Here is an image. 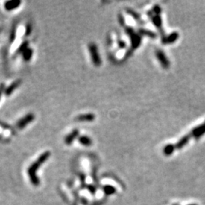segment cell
Here are the masks:
<instances>
[{
	"label": "cell",
	"instance_id": "obj_13",
	"mask_svg": "<svg viewBox=\"0 0 205 205\" xmlns=\"http://www.w3.org/2000/svg\"><path fill=\"white\" fill-rule=\"evenodd\" d=\"M22 4L21 1H8L5 3V8L7 11H12L18 8Z\"/></svg>",
	"mask_w": 205,
	"mask_h": 205
},
{
	"label": "cell",
	"instance_id": "obj_3",
	"mask_svg": "<svg viewBox=\"0 0 205 205\" xmlns=\"http://www.w3.org/2000/svg\"><path fill=\"white\" fill-rule=\"evenodd\" d=\"M89 51H90V56H91L92 62L96 66H99L101 64V59L98 53L97 46L94 43H90L89 44Z\"/></svg>",
	"mask_w": 205,
	"mask_h": 205
},
{
	"label": "cell",
	"instance_id": "obj_6",
	"mask_svg": "<svg viewBox=\"0 0 205 205\" xmlns=\"http://www.w3.org/2000/svg\"><path fill=\"white\" fill-rule=\"evenodd\" d=\"M190 134L195 139H198L201 137L203 136L204 135H205V122L202 123V124H201L200 125H198V126L193 128Z\"/></svg>",
	"mask_w": 205,
	"mask_h": 205
},
{
	"label": "cell",
	"instance_id": "obj_8",
	"mask_svg": "<svg viewBox=\"0 0 205 205\" xmlns=\"http://www.w3.org/2000/svg\"><path fill=\"white\" fill-rule=\"evenodd\" d=\"M179 37V34L178 32L175 31L171 33L168 36L163 37L162 39V42L163 44H171V43H175Z\"/></svg>",
	"mask_w": 205,
	"mask_h": 205
},
{
	"label": "cell",
	"instance_id": "obj_18",
	"mask_svg": "<svg viewBox=\"0 0 205 205\" xmlns=\"http://www.w3.org/2000/svg\"><path fill=\"white\" fill-rule=\"evenodd\" d=\"M104 192H105L106 195H113V194L115 193L116 190L115 187H113V186H105L104 187Z\"/></svg>",
	"mask_w": 205,
	"mask_h": 205
},
{
	"label": "cell",
	"instance_id": "obj_12",
	"mask_svg": "<svg viewBox=\"0 0 205 205\" xmlns=\"http://www.w3.org/2000/svg\"><path fill=\"white\" fill-rule=\"evenodd\" d=\"M78 134L79 131L77 129L73 130L70 134H69V135L66 137V138H65V142H66V145H71V144L75 141V139L76 138H78Z\"/></svg>",
	"mask_w": 205,
	"mask_h": 205
},
{
	"label": "cell",
	"instance_id": "obj_1",
	"mask_svg": "<svg viewBox=\"0 0 205 205\" xmlns=\"http://www.w3.org/2000/svg\"><path fill=\"white\" fill-rule=\"evenodd\" d=\"M49 157H50V153H49V151H46V152L43 153V154L37 158V160L34 163H33L29 166V168H28V176H29L30 180L31 182L32 185H34V186H39L40 180L37 178V169L40 167L41 165H42L43 163H45L48 159H49Z\"/></svg>",
	"mask_w": 205,
	"mask_h": 205
},
{
	"label": "cell",
	"instance_id": "obj_5",
	"mask_svg": "<svg viewBox=\"0 0 205 205\" xmlns=\"http://www.w3.org/2000/svg\"><path fill=\"white\" fill-rule=\"evenodd\" d=\"M156 56L157 59L159 60L160 63L162 65V66L164 69H168V68L169 67L170 63H169V59H168V58L166 56L165 53H164L162 50L157 49V50L156 51Z\"/></svg>",
	"mask_w": 205,
	"mask_h": 205
},
{
	"label": "cell",
	"instance_id": "obj_24",
	"mask_svg": "<svg viewBox=\"0 0 205 205\" xmlns=\"http://www.w3.org/2000/svg\"><path fill=\"white\" fill-rule=\"evenodd\" d=\"M118 44H119V47H121V48H124V47H125V46H126V44H125V42H124V41H123V40H119V41Z\"/></svg>",
	"mask_w": 205,
	"mask_h": 205
},
{
	"label": "cell",
	"instance_id": "obj_21",
	"mask_svg": "<svg viewBox=\"0 0 205 205\" xmlns=\"http://www.w3.org/2000/svg\"><path fill=\"white\" fill-rule=\"evenodd\" d=\"M161 11H162V9H161L159 5H156L154 6V8H153L152 13L154 14V15H160V14L161 13Z\"/></svg>",
	"mask_w": 205,
	"mask_h": 205
},
{
	"label": "cell",
	"instance_id": "obj_17",
	"mask_svg": "<svg viewBox=\"0 0 205 205\" xmlns=\"http://www.w3.org/2000/svg\"><path fill=\"white\" fill-rule=\"evenodd\" d=\"M32 55H33V49L31 48L28 47L23 53V59L26 62H28V61H29L30 59H31Z\"/></svg>",
	"mask_w": 205,
	"mask_h": 205
},
{
	"label": "cell",
	"instance_id": "obj_28",
	"mask_svg": "<svg viewBox=\"0 0 205 205\" xmlns=\"http://www.w3.org/2000/svg\"><path fill=\"white\" fill-rule=\"evenodd\" d=\"M89 190L90 191V192H92V193H94L95 192V191H96V189H95V188H94V187H92V186H89Z\"/></svg>",
	"mask_w": 205,
	"mask_h": 205
},
{
	"label": "cell",
	"instance_id": "obj_19",
	"mask_svg": "<svg viewBox=\"0 0 205 205\" xmlns=\"http://www.w3.org/2000/svg\"><path fill=\"white\" fill-rule=\"evenodd\" d=\"M28 45H29L28 41H25V42L22 43V45H21V46L18 47V49H17L16 54H19V53H23L24 52H25V51L28 48Z\"/></svg>",
	"mask_w": 205,
	"mask_h": 205
},
{
	"label": "cell",
	"instance_id": "obj_25",
	"mask_svg": "<svg viewBox=\"0 0 205 205\" xmlns=\"http://www.w3.org/2000/svg\"><path fill=\"white\" fill-rule=\"evenodd\" d=\"M0 142H2V143L8 142V138H3V137L0 135Z\"/></svg>",
	"mask_w": 205,
	"mask_h": 205
},
{
	"label": "cell",
	"instance_id": "obj_23",
	"mask_svg": "<svg viewBox=\"0 0 205 205\" xmlns=\"http://www.w3.org/2000/svg\"><path fill=\"white\" fill-rule=\"evenodd\" d=\"M31 32V26L30 25H28L26 27V31H25V34L29 35Z\"/></svg>",
	"mask_w": 205,
	"mask_h": 205
},
{
	"label": "cell",
	"instance_id": "obj_22",
	"mask_svg": "<svg viewBox=\"0 0 205 205\" xmlns=\"http://www.w3.org/2000/svg\"><path fill=\"white\" fill-rule=\"evenodd\" d=\"M15 36H16V29L14 28L12 30L11 34H10V40H11V42H13L14 40L15 39Z\"/></svg>",
	"mask_w": 205,
	"mask_h": 205
},
{
	"label": "cell",
	"instance_id": "obj_16",
	"mask_svg": "<svg viewBox=\"0 0 205 205\" xmlns=\"http://www.w3.org/2000/svg\"><path fill=\"white\" fill-rule=\"evenodd\" d=\"M175 148H176V146L173 145H167L165 146V148H163V154L166 156H170L171 154H172L175 151Z\"/></svg>",
	"mask_w": 205,
	"mask_h": 205
},
{
	"label": "cell",
	"instance_id": "obj_10",
	"mask_svg": "<svg viewBox=\"0 0 205 205\" xmlns=\"http://www.w3.org/2000/svg\"><path fill=\"white\" fill-rule=\"evenodd\" d=\"M22 84V80H17L16 81L13 82L8 88H6L5 90V94L6 96H9L12 94L14 92V90H16L20 85Z\"/></svg>",
	"mask_w": 205,
	"mask_h": 205
},
{
	"label": "cell",
	"instance_id": "obj_15",
	"mask_svg": "<svg viewBox=\"0 0 205 205\" xmlns=\"http://www.w3.org/2000/svg\"><path fill=\"white\" fill-rule=\"evenodd\" d=\"M139 34L142 36H147L149 37L152 38V39H155L157 38V34L154 32L151 31H148V30L145 29H140L139 30Z\"/></svg>",
	"mask_w": 205,
	"mask_h": 205
},
{
	"label": "cell",
	"instance_id": "obj_29",
	"mask_svg": "<svg viewBox=\"0 0 205 205\" xmlns=\"http://www.w3.org/2000/svg\"><path fill=\"white\" fill-rule=\"evenodd\" d=\"M1 30H2V29H1V28H0V33H1Z\"/></svg>",
	"mask_w": 205,
	"mask_h": 205
},
{
	"label": "cell",
	"instance_id": "obj_26",
	"mask_svg": "<svg viewBox=\"0 0 205 205\" xmlns=\"http://www.w3.org/2000/svg\"><path fill=\"white\" fill-rule=\"evenodd\" d=\"M4 88H5V85H4V84H1V85H0V98H1V96H2V94L4 90Z\"/></svg>",
	"mask_w": 205,
	"mask_h": 205
},
{
	"label": "cell",
	"instance_id": "obj_4",
	"mask_svg": "<svg viewBox=\"0 0 205 205\" xmlns=\"http://www.w3.org/2000/svg\"><path fill=\"white\" fill-rule=\"evenodd\" d=\"M34 119L35 116L34 114H28V115H26L25 117L21 119L17 122V128H19V129H23L25 126H27L28 124H30L33 120H34Z\"/></svg>",
	"mask_w": 205,
	"mask_h": 205
},
{
	"label": "cell",
	"instance_id": "obj_11",
	"mask_svg": "<svg viewBox=\"0 0 205 205\" xmlns=\"http://www.w3.org/2000/svg\"><path fill=\"white\" fill-rule=\"evenodd\" d=\"M191 137H192L191 134H189V135H185V136L182 137V138L176 143V145H175V146H176V148H177V149H182V148H184V147L186 146L188 143H189Z\"/></svg>",
	"mask_w": 205,
	"mask_h": 205
},
{
	"label": "cell",
	"instance_id": "obj_30",
	"mask_svg": "<svg viewBox=\"0 0 205 205\" xmlns=\"http://www.w3.org/2000/svg\"><path fill=\"white\" fill-rule=\"evenodd\" d=\"M192 205H195V204H192Z\"/></svg>",
	"mask_w": 205,
	"mask_h": 205
},
{
	"label": "cell",
	"instance_id": "obj_14",
	"mask_svg": "<svg viewBox=\"0 0 205 205\" xmlns=\"http://www.w3.org/2000/svg\"><path fill=\"white\" fill-rule=\"evenodd\" d=\"M78 141L80 144H81L82 145L86 147H89L92 145V140L90 137L86 136V135H82V136L78 137Z\"/></svg>",
	"mask_w": 205,
	"mask_h": 205
},
{
	"label": "cell",
	"instance_id": "obj_7",
	"mask_svg": "<svg viewBox=\"0 0 205 205\" xmlns=\"http://www.w3.org/2000/svg\"><path fill=\"white\" fill-rule=\"evenodd\" d=\"M148 15L151 17V21H152L153 24L154 25V26L159 30L161 32L162 34H163V27H162V18H160V15H152L153 13L152 12H148Z\"/></svg>",
	"mask_w": 205,
	"mask_h": 205
},
{
	"label": "cell",
	"instance_id": "obj_9",
	"mask_svg": "<svg viewBox=\"0 0 205 205\" xmlns=\"http://www.w3.org/2000/svg\"><path fill=\"white\" fill-rule=\"evenodd\" d=\"M95 119V115L92 113H86V114H81L76 117L75 120H77L79 122H92Z\"/></svg>",
	"mask_w": 205,
	"mask_h": 205
},
{
	"label": "cell",
	"instance_id": "obj_27",
	"mask_svg": "<svg viewBox=\"0 0 205 205\" xmlns=\"http://www.w3.org/2000/svg\"><path fill=\"white\" fill-rule=\"evenodd\" d=\"M119 22L122 24V25H125V22H124V19H123L122 16V15H119Z\"/></svg>",
	"mask_w": 205,
	"mask_h": 205
},
{
	"label": "cell",
	"instance_id": "obj_2",
	"mask_svg": "<svg viewBox=\"0 0 205 205\" xmlns=\"http://www.w3.org/2000/svg\"><path fill=\"white\" fill-rule=\"evenodd\" d=\"M125 31L128 34V36L130 37V39H131V47H132V49H137V48L141 45V35L135 33L134 29H133L132 28H130V27H125Z\"/></svg>",
	"mask_w": 205,
	"mask_h": 205
},
{
	"label": "cell",
	"instance_id": "obj_20",
	"mask_svg": "<svg viewBox=\"0 0 205 205\" xmlns=\"http://www.w3.org/2000/svg\"><path fill=\"white\" fill-rule=\"evenodd\" d=\"M127 12H128V14H129L131 16H132L133 18H135V20H137V21H141V16H140L139 14H138L137 12H135V11H133L132 9H130V8H128L127 9Z\"/></svg>",
	"mask_w": 205,
	"mask_h": 205
}]
</instances>
